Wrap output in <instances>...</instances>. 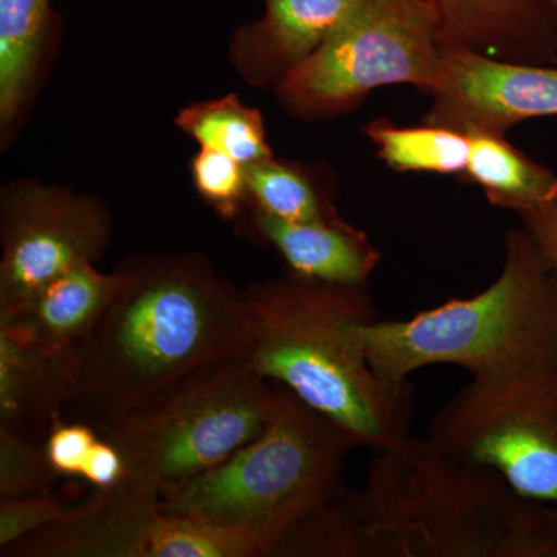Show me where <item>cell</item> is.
Returning a JSON list of instances; mask_svg holds the SVG:
<instances>
[{
  "label": "cell",
  "instance_id": "cell-8",
  "mask_svg": "<svg viewBox=\"0 0 557 557\" xmlns=\"http://www.w3.org/2000/svg\"><path fill=\"white\" fill-rule=\"evenodd\" d=\"M448 456L493 469L516 493L557 507V359L472 376L426 435Z\"/></svg>",
  "mask_w": 557,
  "mask_h": 557
},
{
  "label": "cell",
  "instance_id": "cell-23",
  "mask_svg": "<svg viewBox=\"0 0 557 557\" xmlns=\"http://www.w3.org/2000/svg\"><path fill=\"white\" fill-rule=\"evenodd\" d=\"M57 479L42 445L0 428V500L51 494Z\"/></svg>",
  "mask_w": 557,
  "mask_h": 557
},
{
  "label": "cell",
  "instance_id": "cell-2",
  "mask_svg": "<svg viewBox=\"0 0 557 557\" xmlns=\"http://www.w3.org/2000/svg\"><path fill=\"white\" fill-rule=\"evenodd\" d=\"M357 557H557V507L408 437L347 498Z\"/></svg>",
  "mask_w": 557,
  "mask_h": 557
},
{
  "label": "cell",
  "instance_id": "cell-17",
  "mask_svg": "<svg viewBox=\"0 0 557 557\" xmlns=\"http://www.w3.org/2000/svg\"><path fill=\"white\" fill-rule=\"evenodd\" d=\"M54 20L50 0H0V127L3 141L30 98Z\"/></svg>",
  "mask_w": 557,
  "mask_h": 557
},
{
  "label": "cell",
  "instance_id": "cell-27",
  "mask_svg": "<svg viewBox=\"0 0 557 557\" xmlns=\"http://www.w3.org/2000/svg\"><path fill=\"white\" fill-rule=\"evenodd\" d=\"M518 215L557 276V194L547 203L519 212Z\"/></svg>",
  "mask_w": 557,
  "mask_h": 557
},
{
  "label": "cell",
  "instance_id": "cell-18",
  "mask_svg": "<svg viewBox=\"0 0 557 557\" xmlns=\"http://www.w3.org/2000/svg\"><path fill=\"white\" fill-rule=\"evenodd\" d=\"M467 170L461 177L479 186L494 207L516 214L547 203L557 194V174L505 137L469 134Z\"/></svg>",
  "mask_w": 557,
  "mask_h": 557
},
{
  "label": "cell",
  "instance_id": "cell-15",
  "mask_svg": "<svg viewBox=\"0 0 557 557\" xmlns=\"http://www.w3.org/2000/svg\"><path fill=\"white\" fill-rule=\"evenodd\" d=\"M248 226L284 260L293 276L335 285H368L381 252L343 218L287 222L249 207Z\"/></svg>",
  "mask_w": 557,
  "mask_h": 557
},
{
  "label": "cell",
  "instance_id": "cell-24",
  "mask_svg": "<svg viewBox=\"0 0 557 557\" xmlns=\"http://www.w3.org/2000/svg\"><path fill=\"white\" fill-rule=\"evenodd\" d=\"M72 509L51 494L0 500V553L40 528L69 518Z\"/></svg>",
  "mask_w": 557,
  "mask_h": 557
},
{
  "label": "cell",
  "instance_id": "cell-28",
  "mask_svg": "<svg viewBox=\"0 0 557 557\" xmlns=\"http://www.w3.org/2000/svg\"><path fill=\"white\" fill-rule=\"evenodd\" d=\"M553 10L557 11V0H545Z\"/></svg>",
  "mask_w": 557,
  "mask_h": 557
},
{
  "label": "cell",
  "instance_id": "cell-11",
  "mask_svg": "<svg viewBox=\"0 0 557 557\" xmlns=\"http://www.w3.org/2000/svg\"><path fill=\"white\" fill-rule=\"evenodd\" d=\"M166 512L161 497L120 483L95 491L69 518L22 537L9 557H160Z\"/></svg>",
  "mask_w": 557,
  "mask_h": 557
},
{
  "label": "cell",
  "instance_id": "cell-7",
  "mask_svg": "<svg viewBox=\"0 0 557 557\" xmlns=\"http://www.w3.org/2000/svg\"><path fill=\"white\" fill-rule=\"evenodd\" d=\"M434 0H354L310 58L274 87L295 119L354 112L380 87L409 84L431 95L442 57Z\"/></svg>",
  "mask_w": 557,
  "mask_h": 557
},
{
  "label": "cell",
  "instance_id": "cell-1",
  "mask_svg": "<svg viewBox=\"0 0 557 557\" xmlns=\"http://www.w3.org/2000/svg\"><path fill=\"white\" fill-rule=\"evenodd\" d=\"M113 271L115 298L76 351V398L70 406L83 421L98 426L248 361L244 292L203 256H131Z\"/></svg>",
  "mask_w": 557,
  "mask_h": 557
},
{
  "label": "cell",
  "instance_id": "cell-16",
  "mask_svg": "<svg viewBox=\"0 0 557 557\" xmlns=\"http://www.w3.org/2000/svg\"><path fill=\"white\" fill-rule=\"evenodd\" d=\"M76 354H50L0 325V428L38 443L76 398Z\"/></svg>",
  "mask_w": 557,
  "mask_h": 557
},
{
  "label": "cell",
  "instance_id": "cell-20",
  "mask_svg": "<svg viewBox=\"0 0 557 557\" xmlns=\"http://www.w3.org/2000/svg\"><path fill=\"white\" fill-rule=\"evenodd\" d=\"M175 124L200 146L220 150L244 166L274 157L262 113L245 106L236 95L194 102L180 110Z\"/></svg>",
  "mask_w": 557,
  "mask_h": 557
},
{
  "label": "cell",
  "instance_id": "cell-9",
  "mask_svg": "<svg viewBox=\"0 0 557 557\" xmlns=\"http://www.w3.org/2000/svg\"><path fill=\"white\" fill-rule=\"evenodd\" d=\"M102 201L32 180L11 183L0 199V311L13 310L112 239Z\"/></svg>",
  "mask_w": 557,
  "mask_h": 557
},
{
  "label": "cell",
  "instance_id": "cell-3",
  "mask_svg": "<svg viewBox=\"0 0 557 557\" xmlns=\"http://www.w3.org/2000/svg\"><path fill=\"white\" fill-rule=\"evenodd\" d=\"M260 376L288 388L332 420L357 446L380 450L410 437L413 387L375 372L361 329L379 319L368 285L287 276L244 289Z\"/></svg>",
  "mask_w": 557,
  "mask_h": 557
},
{
  "label": "cell",
  "instance_id": "cell-21",
  "mask_svg": "<svg viewBox=\"0 0 557 557\" xmlns=\"http://www.w3.org/2000/svg\"><path fill=\"white\" fill-rule=\"evenodd\" d=\"M364 132L391 170L458 177L467 170L469 137L463 132L426 123L403 127L386 119L366 124Z\"/></svg>",
  "mask_w": 557,
  "mask_h": 557
},
{
  "label": "cell",
  "instance_id": "cell-6",
  "mask_svg": "<svg viewBox=\"0 0 557 557\" xmlns=\"http://www.w3.org/2000/svg\"><path fill=\"white\" fill-rule=\"evenodd\" d=\"M278 394L281 386L242 361L95 428L123 456L121 483L163 498L258 438Z\"/></svg>",
  "mask_w": 557,
  "mask_h": 557
},
{
  "label": "cell",
  "instance_id": "cell-25",
  "mask_svg": "<svg viewBox=\"0 0 557 557\" xmlns=\"http://www.w3.org/2000/svg\"><path fill=\"white\" fill-rule=\"evenodd\" d=\"M100 432L87 421H51L44 438V450L58 478H79Z\"/></svg>",
  "mask_w": 557,
  "mask_h": 557
},
{
  "label": "cell",
  "instance_id": "cell-5",
  "mask_svg": "<svg viewBox=\"0 0 557 557\" xmlns=\"http://www.w3.org/2000/svg\"><path fill=\"white\" fill-rule=\"evenodd\" d=\"M355 448L343 429L281 386L262 434L161 498V508L249 531L269 557L277 556L296 528L343 496V471Z\"/></svg>",
  "mask_w": 557,
  "mask_h": 557
},
{
  "label": "cell",
  "instance_id": "cell-19",
  "mask_svg": "<svg viewBox=\"0 0 557 557\" xmlns=\"http://www.w3.org/2000/svg\"><path fill=\"white\" fill-rule=\"evenodd\" d=\"M251 207L287 220L322 222L341 218L329 182L317 170L277 159L247 166Z\"/></svg>",
  "mask_w": 557,
  "mask_h": 557
},
{
  "label": "cell",
  "instance_id": "cell-22",
  "mask_svg": "<svg viewBox=\"0 0 557 557\" xmlns=\"http://www.w3.org/2000/svg\"><path fill=\"white\" fill-rule=\"evenodd\" d=\"M193 185L205 203L220 218H242L251 207L247 182V166L220 150L200 146L190 160Z\"/></svg>",
  "mask_w": 557,
  "mask_h": 557
},
{
  "label": "cell",
  "instance_id": "cell-13",
  "mask_svg": "<svg viewBox=\"0 0 557 557\" xmlns=\"http://www.w3.org/2000/svg\"><path fill=\"white\" fill-rule=\"evenodd\" d=\"M443 40L494 60L557 64V11L545 0H434Z\"/></svg>",
  "mask_w": 557,
  "mask_h": 557
},
{
  "label": "cell",
  "instance_id": "cell-10",
  "mask_svg": "<svg viewBox=\"0 0 557 557\" xmlns=\"http://www.w3.org/2000/svg\"><path fill=\"white\" fill-rule=\"evenodd\" d=\"M423 123L505 137L522 121L557 116V64L494 60L443 40L437 86Z\"/></svg>",
  "mask_w": 557,
  "mask_h": 557
},
{
  "label": "cell",
  "instance_id": "cell-26",
  "mask_svg": "<svg viewBox=\"0 0 557 557\" xmlns=\"http://www.w3.org/2000/svg\"><path fill=\"white\" fill-rule=\"evenodd\" d=\"M124 474L126 465L119 448L100 435L84 465L81 479L89 482L95 491H109L123 482Z\"/></svg>",
  "mask_w": 557,
  "mask_h": 557
},
{
  "label": "cell",
  "instance_id": "cell-14",
  "mask_svg": "<svg viewBox=\"0 0 557 557\" xmlns=\"http://www.w3.org/2000/svg\"><path fill=\"white\" fill-rule=\"evenodd\" d=\"M119 289V274L94 262L73 267L27 302L0 311V325L50 354L73 355L100 324Z\"/></svg>",
  "mask_w": 557,
  "mask_h": 557
},
{
  "label": "cell",
  "instance_id": "cell-4",
  "mask_svg": "<svg viewBox=\"0 0 557 557\" xmlns=\"http://www.w3.org/2000/svg\"><path fill=\"white\" fill-rule=\"evenodd\" d=\"M379 375L406 383L417 370L454 366L494 375L557 359V276L523 226L505 234V262L490 287L401 321L361 329Z\"/></svg>",
  "mask_w": 557,
  "mask_h": 557
},
{
  "label": "cell",
  "instance_id": "cell-12",
  "mask_svg": "<svg viewBox=\"0 0 557 557\" xmlns=\"http://www.w3.org/2000/svg\"><path fill=\"white\" fill-rule=\"evenodd\" d=\"M354 0H263L259 21L234 33L230 60L258 89L276 87L314 53Z\"/></svg>",
  "mask_w": 557,
  "mask_h": 557
}]
</instances>
